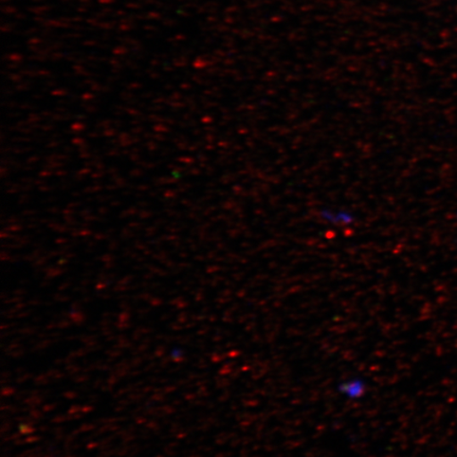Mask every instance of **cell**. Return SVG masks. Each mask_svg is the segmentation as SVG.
I'll use <instances>...</instances> for the list:
<instances>
[{"mask_svg": "<svg viewBox=\"0 0 457 457\" xmlns=\"http://www.w3.org/2000/svg\"><path fill=\"white\" fill-rule=\"evenodd\" d=\"M365 386L362 381L350 380L341 386V392L345 394V396L350 398H358L363 395Z\"/></svg>", "mask_w": 457, "mask_h": 457, "instance_id": "cell-2", "label": "cell"}, {"mask_svg": "<svg viewBox=\"0 0 457 457\" xmlns=\"http://www.w3.org/2000/svg\"><path fill=\"white\" fill-rule=\"evenodd\" d=\"M320 217L327 224L339 228L351 227L356 221L351 210L342 208H324L320 211Z\"/></svg>", "mask_w": 457, "mask_h": 457, "instance_id": "cell-1", "label": "cell"}]
</instances>
